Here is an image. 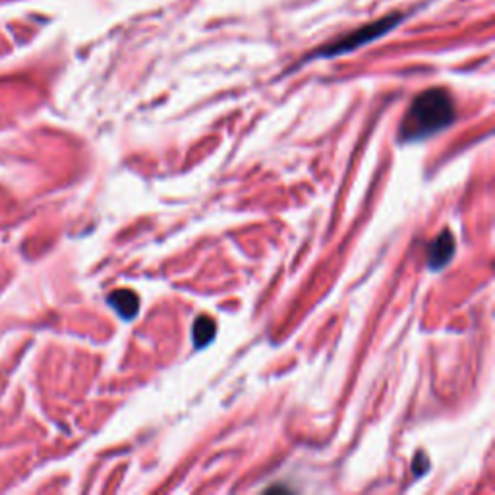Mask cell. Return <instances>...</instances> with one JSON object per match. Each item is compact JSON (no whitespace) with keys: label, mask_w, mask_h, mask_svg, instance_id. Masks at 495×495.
<instances>
[{"label":"cell","mask_w":495,"mask_h":495,"mask_svg":"<svg viewBox=\"0 0 495 495\" xmlns=\"http://www.w3.org/2000/svg\"><path fill=\"white\" fill-rule=\"evenodd\" d=\"M454 236L449 231H445L443 234L435 238V242L429 246V254H427V264L432 269H441L451 261V258L454 256Z\"/></svg>","instance_id":"cell-3"},{"label":"cell","mask_w":495,"mask_h":495,"mask_svg":"<svg viewBox=\"0 0 495 495\" xmlns=\"http://www.w3.org/2000/svg\"><path fill=\"white\" fill-rule=\"evenodd\" d=\"M399 21H400L399 14L387 16V18H383V20L373 21V24H370V26H366V28H360L358 31H354V33L343 37L340 41L333 43V45H329V47H325V48H321L318 55L319 56H337V55H343V53H348V51H354V48L366 45V43L375 41L377 37H381L383 33H387L389 29H393L395 26L399 24Z\"/></svg>","instance_id":"cell-2"},{"label":"cell","mask_w":495,"mask_h":495,"mask_svg":"<svg viewBox=\"0 0 495 495\" xmlns=\"http://www.w3.org/2000/svg\"><path fill=\"white\" fill-rule=\"evenodd\" d=\"M194 343L196 346H205L207 343H211V339L215 337L217 333V327H215V321L207 316H199V318L194 321Z\"/></svg>","instance_id":"cell-5"},{"label":"cell","mask_w":495,"mask_h":495,"mask_svg":"<svg viewBox=\"0 0 495 495\" xmlns=\"http://www.w3.org/2000/svg\"><path fill=\"white\" fill-rule=\"evenodd\" d=\"M110 308L123 319H134L140 312V298L134 291H115L109 296Z\"/></svg>","instance_id":"cell-4"},{"label":"cell","mask_w":495,"mask_h":495,"mask_svg":"<svg viewBox=\"0 0 495 495\" xmlns=\"http://www.w3.org/2000/svg\"><path fill=\"white\" fill-rule=\"evenodd\" d=\"M453 97L445 89H427L416 97L400 126L402 142H418L439 134L454 123Z\"/></svg>","instance_id":"cell-1"}]
</instances>
